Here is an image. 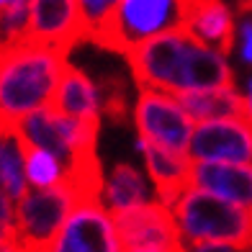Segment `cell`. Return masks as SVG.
I'll list each match as a JSON object with an SVG mask.
<instances>
[{"label":"cell","instance_id":"1","mask_svg":"<svg viewBox=\"0 0 252 252\" xmlns=\"http://www.w3.org/2000/svg\"><path fill=\"white\" fill-rule=\"evenodd\" d=\"M126 62L136 88L162 90L170 95L237 85L226 54L203 44L186 29L147 39L126 54Z\"/></svg>","mask_w":252,"mask_h":252},{"label":"cell","instance_id":"2","mask_svg":"<svg viewBox=\"0 0 252 252\" xmlns=\"http://www.w3.org/2000/svg\"><path fill=\"white\" fill-rule=\"evenodd\" d=\"M67 54L31 39L0 47V129H16L29 113L52 106Z\"/></svg>","mask_w":252,"mask_h":252},{"label":"cell","instance_id":"3","mask_svg":"<svg viewBox=\"0 0 252 252\" xmlns=\"http://www.w3.org/2000/svg\"><path fill=\"white\" fill-rule=\"evenodd\" d=\"M170 211L186 245L224 242L250 250L252 247V209L229 203L209 190L188 186L173 201Z\"/></svg>","mask_w":252,"mask_h":252},{"label":"cell","instance_id":"4","mask_svg":"<svg viewBox=\"0 0 252 252\" xmlns=\"http://www.w3.org/2000/svg\"><path fill=\"white\" fill-rule=\"evenodd\" d=\"M188 5L190 0H119L90 41L126 57L147 39L186 29Z\"/></svg>","mask_w":252,"mask_h":252},{"label":"cell","instance_id":"5","mask_svg":"<svg viewBox=\"0 0 252 252\" xmlns=\"http://www.w3.org/2000/svg\"><path fill=\"white\" fill-rule=\"evenodd\" d=\"M80 198L72 183L44 190L29 188L26 196L16 201V242L21 250L47 252Z\"/></svg>","mask_w":252,"mask_h":252},{"label":"cell","instance_id":"6","mask_svg":"<svg viewBox=\"0 0 252 252\" xmlns=\"http://www.w3.org/2000/svg\"><path fill=\"white\" fill-rule=\"evenodd\" d=\"M131 119L136 126V136L165 147L170 152H188V142L196 126L175 95L139 88Z\"/></svg>","mask_w":252,"mask_h":252},{"label":"cell","instance_id":"7","mask_svg":"<svg viewBox=\"0 0 252 252\" xmlns=\"http://www.w3.org/2000/svg\"><path fill=\"white\" fill-rule=\"evenodd\" d=\"M47 252H124L113 216L100 196L80 198Z\"/></svg>","mask_w":252,"mask_h":252},{"label":"cell","instance_id":"8","mask_svg":"<svg viewBox=\"0 0 252 252\" xmlns=\"http://www.w3.org/2000/svg\"><path fill=\"white\" fill-rule=\"evenodd\" d=\"M121 247L126 250H155V252H186V242L175 224L170 206L150 201L113 216Z\"/></svg>","mask_w":252,"mask_h":252},{"label":"cell","instance_id":"9","mask_svg":"<svg viewBox=\"0 0 252 252\" xmlns=\"http://www.w3.org/2000/svg\"><path fill=\"white\" fill-rule=\"evenodd\" d=\"M186 155L193 162L252 165V119L201 121L190 134Z\"/></svg>","mask_w":252,"mask_h":252},{"label":"cell","instance_id":"10","mask_svg":"<svg viewBox=\"0 0 252 252\" xmlns=\"http://www.w3.org/2000/svg\"><path fill=\"white\" fill-rule=\"evenodd\" d=\"M26 39L57 47L62 52H70L75 44L85 41L77 0H31Z\"/></svg>","mask_w":252,"mask_h":252},{"label":"cell","instance_id":"11","mask_svg":"<svg viewBox=\"0 0 252 252\" xmlns=\"http://www.w3.org/2000/svg\"><path fill=\"white\" fill-rule=\"evenodd\" d=\"M134 147L144 159V167L155 186L157 201L165 206H173V201L190 186L193 159L186 152H170L165 147L142 139V136H136Z\"/></svg>","mask_w":252,"mask_h":252},{"label":"cell","instance_id":"12","mask_svg":"<svg viewBox=\"0 0 252 252\" xmlns=\"http://www.w3.org/2000/svg\"><path fill=\"white\" fill-rule=\"evenodd\" d=\"M190 186L209 190L229 203L252 209V165L229 162H193Z\"/></svg>","mask_w":252,"mask_h":252},{"label":"cell","instance_id":"13","mask_svg":"<svg viewBox=\"0 0 252 252\" xmlns=\"http://www.w3.org/2000/svg\"><path fill=\"white\" fill-rule=\"evenodd\" d=\"M186 31L193 33L203 44L229 54L234 49L237 26L234 16L224 0H190L188 16H186Z\"/></svg>","mask_w":252,"mask_h":252},{"label":"cell","instance_id":"14","mask_svg":"<svg viewBox=\"0 0 252 252\" xmlns=\"http://www.w3.org/2000/svg\"><path fill=\"white\" fill-rule=\"evenodd\" d=\"M54 111L64 113V116H72L80 121H93L100 124L103 108H100V88L90 80L80 67L67 62L60 88L54 93Z\"/></svg>","mask_w":252,"mask_h":252},{"label":"cell","instance_id":"15","mask_svg":"<svg viewBox=\"0 0 252 252\" xmlns=\"http://www.w3.org/2000/svg\"><path fill=\"white\" fill-rule=\"evenodd\" d=\"M150 193L152 190H150V183H147L144 173L131 162H116L103 175L100 201L108 209L111 216L150 203L152 201Z\"/></svg>","mask_w":252,"mask_h":252},{"label":"cell","instance_id":"16","mask_svg":"<svg viewBox=\"0 0 252 252\" xmlns=\"http://www.w3.org/2000/svg\"><path fill=\"white\" fill-rule=\"evenodd\" d=\"M180 106L193 121H216V119H250L247 95L237 90V85L214 88V90H196V93L175 95Z\"/></svg>","mask_w":252,"mask_h":252},{"label":"cell","instance_id":"17","mask_svg":"<svg viewBox=\"0 0 252 252\" xmlns=\"http://www.w3.org/2000/svg\"><path fill=\"white\" fill-rule=\"evenodd\" d=\"M0 186L13 201L24 198L29 190L26 180V144L13 129L0 131Z\"/></svg>","mask_w":252,"mask_h":252},{"label":"cell","instance_id":"18","mask_svg":"<svg viewBox=\"0 0 252 252\" xmlns=\"http://www.w3.org/2000/svg\"><path fill=\"white\" fill-rule=\"evenodd\" d=\"M26 180L29 188H57L70 183V170L57 155L39 150V147H26Z\"/></svg>","mask_w":252,"mask_h":252},{"label":"cell","instance_id":"19","mask_svg":"<svg viewBox=\"0 0 252 252\" xmlns=\"http://www.w3.org/2000/svg\"><path fill=\"white\" fill-rule=\"evenodd\" d=\"M100 88V108L103 113L113 121V124H126L131 119V103H129V93H126V85L119 77L103 80L98 85Z\"/></svg>","mask_w":252,"mask_h":252},{"label":"cell","instance_id":"20","mask_svg":"<svg viewBox=\"0 0 252 252\" xmlns=\"http://www.w3.org/2000/svg\"><path fill=\"white\" fill-rule=\"evenodd\" d=\"M16 239V201L0 186V242Z\"/></svg>","mask_w":252,"mask_h":252},{"label":"cell","instance_id":"21","mask_svg":"<svg viewBox=\"0 0 252 252\" xmlns=\"http://www.w3.org/2000/svg\"><path fill=\"white\" fill-rule=\"evenodd\" d=\"M237 36H239V44H237L239 57H242V62H245V64L252 67V13L242 16V21H239Z\"/></svg>","mask_w":252,"mask_h":252},{"label":"cell","instance_id":"22","mask_svg":"<svg viewBox=\"0 0 252 252\" xmlns=\"http://www.w3.org/2000/svg\"><path fill=\"white\" fill-rule=\"evenodd\" d=\"M186 252H247V250L224 245V242H196V245H186Z\"/></svg>","mask_w":252,"mask_h":252},{"label":"cell","instance_id":"23","mask_svg":"<svg viewBox=\"0 0 252 252\" xmlns=\"http://www.w3.org/2000/svg\"><path fill=\"white\" fill-rule=\"evenodd\" d=\"M0 252H24V250L16 239H8V242H0Z\"/></svg>","mask_w":252,"mask_h":252},{"label":"cell","instance_id":"24","mask_svg":"<svg viewBox=\"0 0 252 252\" xmlns=\"http://www.w3.org/2000/svg\"><path fill=\"white\" fill-rule=\"evenodd\" d=\"M247 108H250V119H252V80L247 85Z\"/></svg>","mask_w":252,"mask_h":252},{"label":"cell","instance_id":"25","mask_svg":"<svg viewBox=\"0 0 252 252\" xmlns=\"http://www.w3.org/2000/svg\"><path fill=\"white\" fill-rule=\"evenodd\" d=\"M16 3V0H0V10H5L8 5H13Z\"/></svg>","mask_w":252,"mask_h":252},{"label":"cell","instance_id":"26","mask_svg":"<svg viewBox=\"0 0 252 252\" xmlns=\"http://www.w3.org/2000/svg\"><path fill=\"white\" fill-rule=\"evenodd\" d=\"M126 252H155V250H126Z\"/></svg>","mask_w":252,"mask_h":252},{"label":"cell","instance_id":"27","mask_svg":"<svg viewBox=\"0 0 252 252\" xmlns=\"http://www.w3.org/2000/svg\"><path fill=\"white\" fill-rule=\"evenodd\" d=\"M247 252H252V247H250V250H247Z\"/></svg>","mask_w":252,"mask_h":252},{"label":"cell","instance_id":"28","mask_svg":"<svg viewBox=\"0 0 252 252\" xmlns=\"http://www.w3.org/2000/svg\"><path fill=\"white\" fill-rule=\"evenodd\" d=\"M0 131H3V129H0Z\"/></svg>","mask_w":252,"mask_h":252}]
</instances>
